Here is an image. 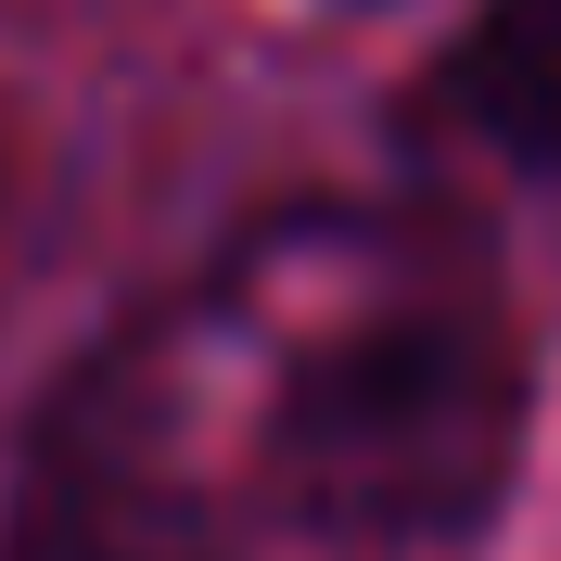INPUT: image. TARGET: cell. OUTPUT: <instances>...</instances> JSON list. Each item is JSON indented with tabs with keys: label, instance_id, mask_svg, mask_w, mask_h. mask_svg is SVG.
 I'll list each match as a JSON object with an SVG mask.
<instances>
[{
	"label": "cell",
	"instance_id": "cell-1",
	"mask_svg": "<svg viewBox=\"0 0 561 561\" xmlns=\"http://www.w3.org/2000/svg\"><path fill=\"white\" fill-rule=\"evenodd\" d=\"M524 459V345L434 255H383L357 230L332 307L280 345L255 472L294 524L357 549H447L511 497Z\"/></svg>",
	"mask_w": 561,
	"mask_h": 561
},
{
	"label": "cell",
	"instance_id": "cell-2",
	"mask_svg": "<svg viewBox=\"0 0 561 561\" xmlns=\"http://www.w3.org/2000/svg\"><path fill=\"white\" fill-rule=\"evenodd\" d=\"M459 115L524 153V167H561V0H485L472 38H459Z\"/></svg>",
	"mask_w": 561,
	"mask_h": 561
}]
</instances>
